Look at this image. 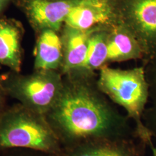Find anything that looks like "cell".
<instances>
[{
    "instance_id": "3",
    "label": "cell",
    "mask_w": 156,
    "mask_h": 156,
    "mask_svg": "<svg viewBox=\"0 0 156 156\" xmlns=\"http://www.w3.org/2000/svg\"><path fill=\"white\" fill-rule=\"evenodd\" d=\"M100 71L97 80L98 89L113 102L123 107L127 117L135 123L136 134L146 142H151L149 131L142 121L149 96L144 67L120 69L105 66Z\"/></svg>"
},
{
    "instance_id": "1",
    "label": "cell",
    "mask_w": 156,
    "mask_h": 156,
    "mask_svg": "<svg viewBox=\"0 0 156 156\" xmlns=\"http://www.w3.org/2000/svg\"><path fill=\"white\" fill-rule=\"evenodd\" d=\"M67 78L58 100L45 116L64 149L99 140H131L128 117L108 101L93 73L79 71Z\"/></svg>"
},
{
    "instance_id": "12",
    "label": "cell",
    "mask_w": 156,
    "mask_h": 156,
    "mask_svg": "<svg viewBox=\"0 0 156 156\" xmlns=\"http://www.w3.org/2000/svg\"><path fill=\"white\" fill-rule=\"evenodd\" d=\"M20 30L13 22L0 19V64L14 72L20 71Z\"/></svg>"
},
{
    "instance_id": "6",
    "label": "cell",
    "mask_w": 156,
    "mask_h": 156,
    "mask_svg": "<svg viewBox=\"0 0 156 156\" xmlns=\"http://www.w3.org/2000/svg\"><path fill=\"white\" fill-rule=\"evenodd\" d=\"M120 0H80L64 25L82 31L108 28L120 22Z\"/></svg>"
},
{
    "instance_id": "2",
    "label": "cell",
    "mask_w": 156,
    "mask_h": 156,
    "mask_svg": "<svg viewBox=\"0 0 156 156\" xmlns=\"http://www.w3.org/2000/svg\"><path fill=\"white\" fill-rule=\"evenodd\" d=\"M12 148L29 149L50 156H61L64 150L45 116L21 104L0 116V153Z\"/></svg>"
},
{
    "instance_id": "4",
    "label": "cell",
    "mask_w": 156,
    "mask_h": 156,
    "mask_svg": "<svg viewBox=\"0 0 156 156\" xmlns=\"http://www.w3.org/2000/svg\"><path fill=\"white\" fill-rule=\"evenodd\" d=\"M64 86L62 75L54 70H36L28 75H9L0 87L28 109L46 116L54 106Z\"/></svg>"
},
{
    "instance_id": "11",
    "label": "cell",
    "mask_w": 156,
    "mask_h": 156,
    "mask_svg": "<svg viewBox=\"0 0 156 156\" xmlns=\"http://www.w3.org/2000/svg\"><path fill=\"white\" fill-rule=\"evenodd\" d=\"M127 140H99L64 149L61 156H138Z\"/></svg>"
},
{
    "instance_id": "7",
    "label": "cell",
    "mask_w": 156,
    "mask_h": 156,
    "mask_svg": "<svg viewBox=\"0 0 156 156\" xmlns=\"http://www.w3.org/2000/svg\"><path fill=\"white\" fill-rule=\"evenodd\" d=\"M80 0H19L31 26L38 31L58 32L73 8Z\"/></svg>"
},
{
    "instance_id": "10",
    "label": "cell",
    "mask_w": 156,
    "mask_h": 156,
    "mask_svg": "<svg viewBox=\"0 0 156 156\" xmlns=\"http://www.w3.org/2000/svg\"><path fill=\"white\" fill-rule=\"evenodd\" d=\"M39 33L35 49V69L57 71L62 68L63 61L61 36L51 30H45Z\"/></svg>"
},
{
    "instance_id": "9",
    "label": "cell",
    "mask_w": 156,
    "mask_h": 156,
    "mask_svg": "<svg viewBox=\"0 0 156 156\" xmlns=\"http://www.w3.org/2000/svg\"><path fill=\"white\" fill-rule=\"evenodd\" d=\"M108 63L145 58L140 43L120 21L108 28Z\"/></svg>"
},
{
    "instance_id": "15",
    "label": "cell",
    "mask_w": 156,
    "mask_h": 156,
    "mask_svg": "<svg viewBox=\"0 0 156 156\" xmlns=\"http://www.w3.org/2000/svg\"><path fill=\"white\" fill-rule=\"evenodd\" d=\"M9 0H0V13L4 9Z\"/></svg>"
},
{
    "instance_id": "13",
    "label": "cell",
    "mask_w": 156,
    "mask_h": 156,
    "mask_svg": "<svg viewBox=\"0 0 156 156\" xmlns=\"http://www.w3.org/2000/svg\"><path fill=\"white\" fill-rule=\"evenodd\" d=\"M108 28L96 29L91 33L85 60L79 71L93 73L95 70L100 69L106 66L108 56Z\"/></svg>"
},
{
    "instance_id": "5",
    "label": "cell",
    "mask_w": 156,
    "mask_h": 156,
    "mask_svg": "<svg viewBox=\"0 0 156 156\" xmlns=\"http://www.w3.org/2000/svg\"><path fill=\"white\" fill-rule=\"evenodd\" d=\"M119 16L140 43L145 58L156 55V0H120Z\"/></svg>"
},
{
    "instance_id": "8",
    "label": "cell",
    "mask_w": 156,
    "mask_h": 156,
    "mask_svg": "<svg viewBox=\"0 0 156 156\" xmlns=\"http://www.w3.org/2000/svg\"><path fill=\"white\" fill-rule=\"evenodd\" d=\"M95 30L82 31L64 25L61 36L63 50L62 70L64 74L80 70L85 60L90 36Z\"/></svg>"
},
{
    "instance_id": "17",
    "label": "cell",
    "mask_w": 156,
    "mask_h": 156,
    "mask_svg": "<svg viewBox=\"0 0 156 156\" xmlns=\"http://www.w3.org/2000/svg\"><path fill=\"white\" fill-rule=\"evenodd\" d=\"M151 150H152V152H153V156H156V148L153 147L151 146Z\"/></svg>"
},
{
    "instance_id": "14",
    "label": "cell",
    "mask_w": 156,
    "mask_h": 156,
    "mask_svg": "<svg viewBox=\"0 0 156 156\" xmlns=\"http://www.w3.org/2000/svg\"><path fill=\"white\" fill-rule=\"evenodd\" d=\"M147 66L145 68L146 78L154 97L156 108V55L146 58Z\"/></svg>"
},
{
    "instance_id": "18",
    "label": "cell",
    "mask_w": 156,
    "mask_h": 156,
    "mask_svg": "<svg viewBox=\"0 0 156 156\" xmlns=\"http://www.w3.org/2000/svg\"></svg>"
},
{
    "instance_id": "16",
    "label": "cell",
    "mask_w": 156,
    "mask_h": 156,
    "mask_svg": "<svg viewBox=\"0 0 156 156\" xmlns=\"http://www.w3.org/2000/svg\"><path fill=\"white\" fill-rule=\"evenodd\" d=\"M2 90L1 89V88L0 87V116L1 115V113H2V112L4 111L2 110Z\"/></svg>"
}]
</instances>
